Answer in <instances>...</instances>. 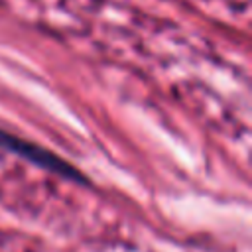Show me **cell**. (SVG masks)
<instances>
[{
    "label": "cell",
    "mask_w": 252,
    "mask_h": 252,
    "mask_svg": "<svg viewBox=\"0 0 252 252\" xmlns=\"http://www.w3.org/2000/svg\"><path fill=\"white\" fill-rule=\"evenodd\" d=\"M0 148H4L6 152H12V154H18L20 158L28 159L30 163L45 169V171H51L55 175H61L69 181H75V183H91L87 175H83L81 169H77L73 163H69L67 159H63L61 156H57L55 152L35 144V142H30V140H24L16 134H10L6 130L0 128Z\"/></svg>",
    "instance_id": "obj_1"
}]
</instances>
